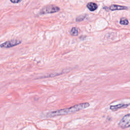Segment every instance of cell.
Wrapping results in <instances>:
<instances>
[{
	"label": "cell",
	"instance_id": "obj_1",
	"mask_svg": "<svg viewBox=\"0 0 130 130\" xmlns=\"http://www.w3.org/2000/svg\"><path fill=\"white\" fill-rule=\"evenodd\" d=\"M89 106V104L88 103H83L79 104L78 105H76L70 108L60 109L57 111H52L51 112L47 113V115L48 117H53L55 116L71 114V113L78 111L79 110L85 109L88 107Z\"/></svg>",
	"mask_w": 130,
	"mask_h": 130
},
{
	"label": "cell",
	"instance_id": "obj_2",
	"mask_svg": "<svg viewBox=\"0 0 130 130\" xmlns=\"http://www.w3.org/2000/svg\"><path fill=\"white\" fill-rule=\"evenodd\" d=\"M60 8L54 5H48L43 7L40 12L41 14L54 13L59 11Z\"/></svg>",
	"mask_w": 130,
	"mask_h": 130
},
{
	"label": "cell",
	"instance_id": "obj_3",
	"mask_svg": "<svg viewBox=\"0 0 130 130\" xmlns=\"http://www.w3.org/2000/svg\"><path fill=\"white\" fill-rule=\"evenodd\" d=\"M21 43V41L17 39H12L11 40L7 41L1 44V48H10L15 46L18 45Z\"/></svg>",
	"mask_w": 130,
	"mask_h": 130
},
{
	"label": "cell",
	"instance_id": "obj_4",
	"mask_svg": "<svg viewBox=\"0 0 130 130\" xmlns=\"http://www.w3.org/2000/svg\"><path fill=\"white\" fill-rule=\"evenodd\" d=\"M119 127L122 128H127L130 126V114L123 116L120 120L119 124Z\"/></svg>",
	"mask_w": 130,
	"mask_h": 130
},
{
	"label": "cell",
	"instance_id": "obj_5",
	"mask_svg": "<svg viewBox=\"0 0 130 130\" xmlns=\"http://www.w3.org/2000/svg\"><path fill=\"white\" fill-rule=\"evenodd\" d=\"M128 106V104H119L116 105L114 106H111L110 107V108L112 111H116L117 110L121 108H125L127 107Z\"/></svg>",
	"mask_w": 130,
	"mask_h": 130
},
{
	"label": "cell",
	"instance_id": "obj_6",
	"mask_svg": "<svg viewBox=\"0 0 130 130\" xmlns=\"http://www.w3.org/2000/svg\"><path fill=\"white\" fill-rule=\"evenodd\" d=\"M110 10L112 11H115V10H126L127 9V7L125 6H120V5H112L109 7Z\"/></svg>",
	"mask_w": 130,
	"mask_h": 130
},
{
	"label": "cell",
	"instance_id": "obj_7",
	"mask_svg": "<svg viewBox=\"0 0 130 130\" xmlns=\"http://www.w3.org/2000/svg\"><path fill=\"white\" fill-rule=\"evenodd\" d=\"M86 7L90 11H94L98 8V5L93 2H89L87 3Z\"/></svg>",
	"mask_w": 130,
	"mask_h": 130
},
{
	"label": "cell",
	"instance_id": "obj_8",
	"mask_svg": "<svg viewBox=\"0 0 130 130\" xmlns=\"http://www.w3.org/2000/svg\"><path fill=\"white\" fill-rule=\"evenodd\" d=\"M70 34L73 36H76L79 34V29L76 27H73L70 30Z\"/></svg>",
	"mask_w": 130,
	"mask_h": 130
},
{
	"label": "cell",
	"instance_id": "obj_9",
	"mask_svg": "<svg viewBox=\"0 0 130 130\" xmlns=\"http://www.w3.org/2000/svg\"><path fill=\"white\" fill-rule=\"evenodd\" d=\"M120 24H122V25H126L128 24V21L125 19V18H122L120 19V22H119Z\"/></svg>",
	"mask_w": 130,
	"mask_h": 130
},
{
	"label": "cell",
	"instance_id": "obj_10",
	"mask_svg": "<svg viewBox=\"0 0 130 130\" xmlns=\"http://www.w3.org/2000/svg\"><path fill=\"white\" fill-rule=\"evenodd\" d=\"M86 17V15H82L78 16L76 18V21L77 22H80L81 21H83L84 19Z\"/></svg>",
	"mask_w": 130,
	"mask_h": 130
},
{
	"label": "cell",
	"instance_id": "obj_11",
	"mask_svg": "<svg viewBox=\"0 0 130 130\" xmlns=\"http://www.w3.org/2000/svg\"><path fill=\"white\" fill-rule=\"evenodd\" d=\"M11 3H14V4H18L21 2V0H10V1Z\"/></svg>",
	"mask_w": 130,
	"mask_h": 130
}]
</instances>
